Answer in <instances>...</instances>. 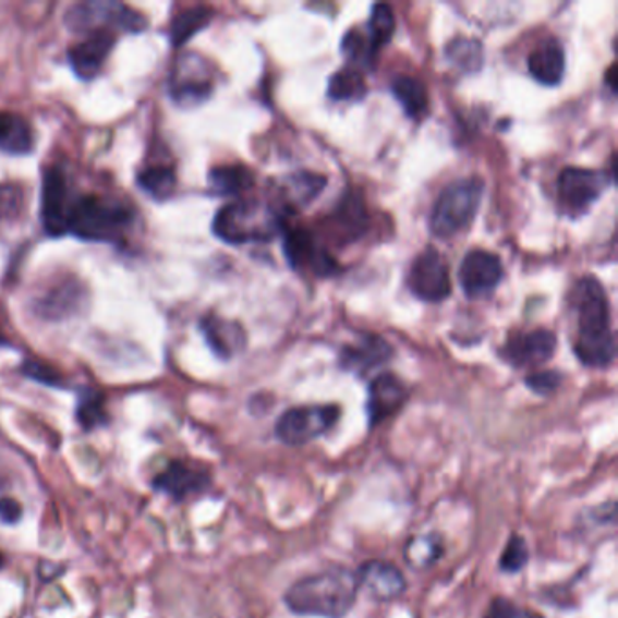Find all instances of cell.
Masks as SVG:
<instances>
[{"instance_id":"cell-1","label":"cell","mask_w":618,"mask_h":618,"mask_svg":"<svg viewBox=\"0 0 618 618\" xmlns=\"http://www.w3.org/2000/svg\"><path fill=\"white\" fill-rule=\"evenodd\" d=\"M575 296L579 314L577 358L592 368L611 365L617 355V343L609 325V303L604 287L587 276L577 283Z\"/></svg>"},{"instance_id":"cell-2","label":"cell","mask_w":618,"mask_h":618,"mask_svg":"<svg viewBox=\"0 0 618 618\" xmlns=\"http://www.w3.org/2000/svg\"><path fill=\"white\" fill-rule=\"evenodd\" d=\"M360 592L355 571L347 568L303 577L286 593L287 608L303 617L343 618L354 608Z\"/></svg>"},{"instance_id":"cell-3","label":"cell","mask_w":618,"mask_h":618,"mask_svg":"<svg viewBox=\"0 0 618 618\" xmlns=\"http://www.w3.org/2000/svg\"><path fill=\"white\" fill-rule=\"evenodd\" d=\"M135 213L117 199L98 194L73 196L68 210V234L84 242L119 243L133 229Z\"/></svg>"},{"instance_id":"cell-4","label":"cell","mask_w":618,"mask_h":618,"mask_svg":"<svg viewBox=\"0 0 618 618\" xmlns=\"http://www.w3.org/2000/svg\"><path fill=\"white\" fill-rule=\"evenodd\" d=\"M283 216L262 202H237L221 207L213 221V231L231 245L264 243L286 231Z\"/></svg>"},{"instance_id":"cell-5","label":"cell","mask_w":618,"mask_h":618,"mask_svg":"<svg viewBox=\"0 0 618 618\" xmlns=\"http://www.w3.org/2000/svg\"><path fill=\"white\" fill-rule=\"evenodd\" d=\"M484 182L481 178H464L450 183L432 210L431 229L437 238H452L470 227L481 207Z\"/></svg>"},{"instance_id":"cell-6","label":"cell","mask_w":618,"mask_h":618,"mask_svg":"<svg viewBox=\"0 0 618 618\" xmlns=\"http://www.w3.org/2000/svg\"><path fill=\"white\" fill-rule=\"evenodd\" d=\"M64 24L73 33L111 32L124 33L146 32L149 26L141 11L114 0H89L71 5L65 11Z\"/></svg>"},{"instance_id":"cell-7","label":"cell","mask_w":618,"mask_h":618,"mask_svg":"<svg viewBox=\"0 0 618 618\" xmlns=\"http://www.w3.org/2000/svg\"><path fill=\"white\" fill-rule=\"evenodd\" d=\"M338 404H316L287 410L276 423V436L283 445L302 447L327 434L339 421Z\"/></svg>"},{"instance_id":"cell-8","label":"cell","mask_w":618,"mask_h":618,"mask_svg":"<svg viewBox=\"0 0 618 618\" xmlns=\"http://www.w3.org/2000/svg\"><path fill=\"white\" fill-rule=\"evenodd\" d=\"M215 76L209 62L199 54H182L172 65L169 95L180 108H194L213 95Z\"/></svg>"},{"instance_id":"cell-9","label":"cell","mask_w":618,"mask_h":618,"mask_svg":"<svg viewBox=\"0 0 618 618\" xmlns=\"http://www.w3.org/2000/svg\"><path fill=\"white\" fill-rule=\"evenodd\" d=\"M611 174L584 167H566L559 177V202L571 216L584 215L611 183Z\"/></svg>"},{"instance_id":"cell-10","label":"cell","mask_w":618,"mask_h":618,"mask_svg":"<svg viewBox=\"0 0 618 618\" xmlns=\"http://www.w3.org/2000/svg\"><path fill=\"white\" fill-rule=\"evenodd\" d=\"M75 194L71 193L70 182L59 166L48 167L43 177V202L40 220L44 232L51 238L68 234V210Z\"/></svg>"},{"instance_id":"cell-11","label":"cell","mask_w":618,"mask_h":618,"mask_svg":"<svg viewBox=\"0 0 618 618\" xmlns=\"http://www.w3.org/2000/svg\"><path fill=\"white\" fill-rule=\"evenodd\" d=\"M410 291L428 303L447 300L452 292L448 265L437 249L428 247L415 258L409 275Z\"/></svg>"},{"instance_id":"cell-12","label":"cell","mask_w":618,"mask_h":618,"mask_svg":"<svg viewBox=\"0 0 618 618\" xmlns=\"http://www.w3.org/2000/svg\"><path fill=\"white\" fill-rule=\"evenodd\" d=\"M86 303V289L75 278H60L33 302V311L48 322H64Z\"/></svg>"},{"instance_id":"cell-13","label":"cell","mask_w":618,"mask_h":618,"mask_svg":"<svg viewBox=\"0 0 618 618\" xmlns=\"http://www.w3.org/2000/svg\"><path fill=\"white\" fill-rule=\"evenodd\" d=\"M502 280V264L497 254L475 249L464 256L459 281L468 298L486 296Z\"/></svg>"},{"instance_id":"cell-14","label":"cell","mask_w":618,"mask_h":618,"mask_svg":"<svg viewBox=\"0 0 618 618\" xmlns=\"http://www.w3.org/2000/svg\"><path fill=\"white\" fill-rule=\"evenodd\" d=\"M283 253L291 267L298 270L311 269L317 276H330L338 270V265L328 253L317 247L316 240L305 229H287Z\"/></svg>"},{"instance_id":"cell-15","label":"cell","mask_w":618,"mask_h":618,"mask_svg":"<svg viewBox=\"0 0 618 618\" xmlns=\"http://www.w3.org/2000/svg\"><path fill=\"white\" fill-rule=\"evenodd\" d=\"M555 350H557L555 334L538 328L533 332L511 336L502 349V355L511 365L524 368V366L543 365L554 358Z\"/></svg>"},{"instance_id":"cell-16","label":"cell","mask_w":618,"mask_h":618,"mask_svg":"<svg viewBox=\"0 0 618 618\" xmlns=\"http://www.w3.org/2000/svg\"><path fill=\"white\" fill-rule=\"evenodd\" d=\"M360 587L377 603H392L403 595L407 590V579L403 573L385 560H368L355 571Z\"/></svg>"},{"instance_id":"cell-17","label":"cell","mask_w":618,"mask_h":618,"mask_svg":"<svg viewBox=\"0 0 618 618\" xmlns=\"http://www.w3.org/2000/svg\"><path fill=\"white\" fill-rule=\"evenodd\" d=\"M117 44V35L111 32L89 33L84 43L76 44L68 51L71 70L82 81H93L102 71V65L108 60Z\"/></svg>"},{"instance_id":"cell-18","label":"cell","mask_w":618,"mask_h":618,"mask_svg":"<svg viewBox=\"0 0 618 618\" xmlns=\"http://www.w3.org/2000/svg\"><path fill=\"white\" fill-rule=\"evenodd\" d=\"M407 398L409 390L398 376H393L390 372L377 376L368 387V403H366L371 428L392 417L403 407Z\"/></svg>"},{"instance_id":"cell-19","label":"cell","mask_w":618,"mask_h":618,"mask_svg":"<svg viewBox=\"0 0 618 618\" xmlns=\"http://www.w3.org/2000/svg\"><path fill=\"white\" fill-rule=\"evenodd\" d=\"M199 327H202L205 341L209 344L210 350L221 360H231L232 355L243 350L245 341H247L240 323L229 322V319L215 316V314L205 316L199 323Z\"/></svg>"},{"instance_id":"cell-20","label":"cell","mask_w":618,"mask_h":618,"mask_svg":"<svg viewBox=\"0 0 618 618\" xmlns=\"http://www.w3.org/2000/svg\"><path fill=\"white\" fill-rule=\"evenodd\" d=\"M565 49L555 38H548L533 49L528 59L530 75L543 86H557L565 78Z\"/></svg>"},{"instance_id":"cell-21","label":"cell","mask_w":618,"mask_h":618,"mask_svg":"<svg viewBox=\"0 0 618 618\" xmlns=\"http://www.w3.org/2000/svg\"><path fill=\"white\" fill-rule=\"evenodd\" d=\"M390 355H392V349L388 347L387 341L379 336L368 334V336H363L358 343L344 347L341 352V366L344 371L365 374L383 365Z\"/></svg>"},{"instance_id":"cell-22","label":"cell","mask_w":618,"mask_h":618,"mask_svg":"<svg viewBox=\"0 0 618 618\" xmlns=\"http://www.w3.org/2000/svg\"><path fill=\"white\" fill-rule=\"evenodd\" d=\"M209 475L183 463H172L166 472L155 478V488L171 495L172 499L182 500L187 495L198 494L207 488Z\"/></svg>"},{"instance_id":"cell-23","label":"cell","mask_w":618,"mask_h":618,"mask_svg":"<svg viewBox=\"0 0 618 618\" xmlns=\"http://www.w3.org/2000/svg\"><path fill=\"white\" fill-rule=\"evenodd\" d=\"M35 147L32 125L21 114L0 111V152L8 155H29Z\"/></svg>"},{"instance_id":"cell-24","label":"cell","mask_w":618,"mask_h":618,"mask_svg":"<svg viewBox=\"0 0 618 618\" xmlns=\"http://www.w3.org/2000/svg\"><path fill=\"white\" fill-rule=\"evenodd\" d=\"M209 185L216 194L221 196H237L245 193L254 185V177L251 169L242 163L232 166H218L210 169Z\"/></svg>"},{"instance_id":"cell-25","label":"cell","mask_w":618,"mask_h":618,"mask_svg":"<svg viewBox=\"0 0 618 618\" xmlns=\"http://www.w3.org/2000/svg\"><path fill=\"white\" fill-rule=\"evenodd\" d=\"M392 93L410 119L425 117L428 111V92L420 78L409 75L396 76L392 81Z\"/></svg>"},{"instance_id":"cell-26","label":"cell","mask_w":618,"mask_h":618,"mask_svg":"<svg viewBox=\"0 0 618 618\" xmlns=\"http://www.w3.org/2000/svg\"><path fill=\"white\" fill-rule=\"evenodd\" d=\"M213 19H215V11L207 8V5H196V8L178 13L172 19L171 32H169L172 46L174 48L183 46L189 38H193L196 33L209 26Z\"/></svg>"},{"instance_id":"cell-27","label":"cell","mask_w":618,"mask_h":618,"mask_svg":"<svg viewBox=\"0 0 618 618\" xmlns=\"http://www.w3.org/2000/svg\"><path fill=\"white\" fill-rule=\"evenodd\" d=\"M136 183L141 185L144 193L149 194L156 202H163L174 193L177 187V174L171 166L158 163V166H147L142 169L136 178Z\"/></svg>"},{"instance_id":"cell-28","label":"cell","mask_w":618,"mask_h":618,"mask_svg":"<svg viewBox=\"0 0 618 618\" xmlns=\"http://www.w3.org/2000/svg\"><path fill=\"white\" fill-rule=\"evenodd\" d=\"M26 210V196L21 185L2 183L0 185V237L15 229Z\"/></svg>"},{"instance_id":"cell-29","label":"cell","mask_w":618,"mask_h":618,"mask_svg":"<svg viewBox=\"0 0 618 618\" xmlns=\"http://www.w3.org/2000/svg\"><path fill=\"white\" fill-rule=\"evenodd\" d=\"M443 554V544L436 535H420L410 538L404 546V560L414 570H426L436 562Z\"/></svg>"},{"instance_id":"cell-30","label":"cell","mask_w":618,"mask_h":618,"mask_svg":"<svg viewBox=\"0 0 618 618\" xmlns=\"http://www.w3.org/2000/svg\"><path fill=\"white\" fill-rule=\"evenodd\" d=\"M366 95L365 78L360 70H341L328 82V97L332 100H361Z\"/></svg>"},{"instance_id":"cell-31","label":"cell","mask_w":618,"mask_h":618,"mask_svg":"<svg viewBox=\"0 0 618 618\" xmlns=\"http://www.w3.org/2000/svg\"><path fill=\"white\" fill-rule=\"evenodd\" d=\"M76 420L86 431H93V428L108 423L106 398L102 393L92 390V388L84 390L78 398V404H76Z\"/></svg>"},{"instance_id":"cell-32","label":"cell","mask_w":618,"mask_h":618,"mask_svg":"<svg viewBox=\"0 0 618 618\" xmlns=\"http://www.w3.org/2000/svg\"><path fill=\"white\" fill-rule=\"evenodd\" d=\"M393 32H396V16H393L392 8L388 4L374 5L366 37L371 40V46L376 53L385 44H388Z\"/></svg>"},{"instance_id":"cell-33","label":"cell","mask_w":618,"mask_h":618,"mask_svg":"<svg viewBox=\"0 0 618 618\" xmlns=\"http://www.w3.org/2000/svg\"><path fill=\"white\" fill-rule=\"evenodd\" d=\"M327 180L311 172H302L287 180L286 193L298 205H307L311 199L322 193Z\"/></svg>"},{"instance_id":"cell-34","label":"cell","mask_w":618,"mask_h":618,"mask_svg":"<svg viewBox=\"0 0 618 618\" xmlns=\"http://www.w3.org/2000/svg\"><path fill=\"white\" fill-rule=\"evenodd\" d=\"M448 59L461 70L475 71L483 64V48L477 40L458 38L447 49Z\"/></svg>"},{"instance_id":"cell-35","label":"cell","mask_w":618,"mask_h":618,"mask_svg":"<svg viewBox=\"0 0 618 618\" xmlns=\"http://www.w3.org/2000/svg\"><path fill=\"white\" fill-rule=\"evenodd\" d=\"M341 51L347 54V59L352 64L366 65V68H371L372 60L377 54L374 48H372L366 33L358 32V29H350L344 35L343 43H341Z\"/></svg>"},{"instance_id":"cell-36","label":"cell","mask_w":618,"mask_h":618,"mask_svg":"<svg viewBox=\"0 0 618 618\" xmlns=\"http://www.w3.org/2000/svg\"><path fill=\"white\" fill-rule=\"evenodd\" d=\"M528 560H530V549L526 541L521 535H513L500 555V570L505 573H519L528 565Z\"/></svg>"},{"instance_id":"cell-37","label":"cell","mask_w":618,"mask_h":618,"mask_svg":"<svg viewBox=\"0 0 618 618\" xmlns=\"http://www.w3.org/2000/svg\"><path fill=\"white\" fill-rule=\"evenodd\" d=\"M22 372L33 381L43 383L48 387H64L60 372L54 371L53 366L43 361L27 360L22 366Z\"/></svg>"},{"instance_id":"cell-38","label":"cell","mask_w":618,"mask_h":618,"mask_svg":"<svg viewBox=\"0 0 618 618\" xmlns=\"http://www.w3.org/2000/svg\"><path fill=\"white\" fill-rule=\"evenodd\" d=\"M484 618H544L543 615L530 608H522L519 604L511 603L508 598H495L489 604L488 611Z\"/></svg>"},{"instance_id":"cell-39","label":"cell","mask_w":618,"mask_h":618,"mask_svg":"<svg viewBox=\"0 0 618 618\" xmlns=\"http://www.w3.org/2000/svg\"><path fill=\"white\" fill-rule=\"evenodd\" d=\"M562 376L557 371L533 372L526 377V387L538 396H549L560 387Z\"/></svg>"},{"instance_id":"cell-40","label":"cell","mask_w":618,"mask_h":618,"mask_svg":"<svg viewBox=\"0 0 618 618\" xmlns=\"http://www.w3.org/2000/svg\"><path fill=\"white\" fill-rule=\"evenodd\" d=\"M21 517L22 506L19 500L10 499V497L0 499V521L5 522V524H15V522L21 521Z\"/></svg>"},{"instance_id":"cell-41","label":"cell","mask_w":618,"mask_h":618,"mask_svg":"<svg viewBox=\"0 0 618 618\" xmlns=\"http://www.w3.org/2000/svg\"><path fill=\"white\" fill-rule=\"evenodd\" d=\"M608 82H609V87H611V89H617V84H615V68H611V70H609L608 73Z\"/></svg>"},{"instance_id":"cell-42","label":"cell","mask_w":618,"mask_h":618,"mask_svg":"<svg viewBox=\"0 0 618 618\" xmlns=\"http://www.w3.org/2000/svg\"><path fill=\"white\" fill-rule=\"evenodd\" d=\"M2 565H4V557L0 554V568H2Z\"/></svg>"},{"instance_id":"cell-43","label":"cell","mask_w":618,"mask_h":618,"mask_svg":"<svg viewBox=\"0 0 618 618\" xmlns=\"http://www.w3.org/2000/svg\"><path fill=\"white\" fill-rule=\"evenodd\" d=\"M0 344H4V336H2V332H0Z\"/></svg>"}]
</instances>
